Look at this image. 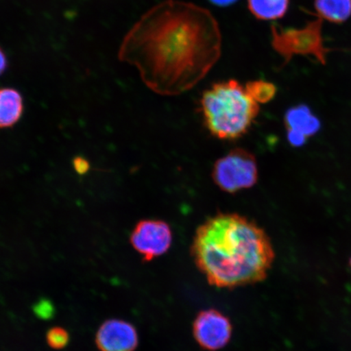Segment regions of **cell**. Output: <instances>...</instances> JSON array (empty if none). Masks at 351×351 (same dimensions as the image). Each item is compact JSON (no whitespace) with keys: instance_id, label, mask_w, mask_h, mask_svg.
I'll use <instances>...</instances> for the list:
<instances>
[{"instance_id":"11","label":"cell","mask_w":351,"mask_h":351,"mask_svg":"<svg viewBox=\"0 0 351 351\" xmlns=\"http://www.w3.org/2000/svg\"><path fill=\"white\" fill-rule=\"evenodd\" d=\"M314 8L313 16L330 23H345L351 17V0H314Z\"/></svg>"},{"instance_id":"15","label":"cell","mask_w":351,"mask_h":351,"mask_svg":"<svg viewBox=\"0 0 351 351\" xmlns=\"http://www.w3.org/2000/svg\"><path fill=\"white\" fill-rule=\"evenodd\" d=\"M73 167L75 172L80 176L86 174L90 169V162L82 156L74 158L73 160Z\"/></svg>"},{"instance_id":"4","label":"cell","mask_w":351,"mask_h":351,"mask_svg":"<svg viewBox=\"0 0 351 351\" xmlns=\"http://www.w3.org/2000/svg\"><path fill=\"white\" fill-rule=\"evenodd\" d=\"M323 21L317 16L300 29L271 26V47L283 59L282 67L296 56H313L320 64H327L328 56L333 49L324 44Z\"/></svg>"},{"instance_id":"12","label":"cell","mask_w":351,"mask_h":351,"mask_svg":"<svg viewBox=\"0 0 351 351\" xmlns=\"http://www.w3.org/2000/svg\"><path fill=\"white\" fill-rule=\"evenodd\" d=\"M291 0H248V10L256 19L274 21L287 15Z\"/></svg>"},{"instance_id":"19","label":"cell","mask_w":351,"mask_h":351,"mask_svg":"<svg viewBox=\"0 0 351 351\" xmlns=\"http://www.w3.org/2000/svg\"><path fill=\"white\" fill-rule=\"evenodd\" d=\"M350 267H351V258H350Z\"/></svg>"},{"instance_id":"18","label":"cell","mask_w":351,"mask_h":351,"mask_svg":"<svg viewBox=\"0 0 351 351\" xmlns=\"http://www.w3.org/2000/svg\"><path fill=\"white\" fill-rule=\"evenodd\" d=\"M209 1L218 7H229L238 2L239 0H209Z\"/></svg>"},{"instance_id":"7","label":"cell","mask_w":351,"mask_h":351,"mask_svg":"<svg viewBox=\"0 0 351 351\" xmlns=\"http://www.w3.org/2000/svg\"><path fill=\"white\" fill-rule=\"evenodd\" d=\"M193 332L197 344L204 350H221L229 343L232 324L225 315L215 309L201 311L195 319Z\"/></svg>"},{"instance_id":"13","label":"cell","mask_w":351,"mask_h":351,"mask_svg":"<svg viewBox=\"0 0 351 351\" xmlns=\"http://www.w3.org/2000/svg\"><path fill=\"white\" fill-rule=\"evenodd\" d=\"M244 86L247 94L258 104L269 103L278 93V87L274 83L262 79L250 81Z\"/></svg>"},{"instance_id":"3","label":"cell","mask_w":351,"mask_h":351,"mask_svg":"<svg viewBox=\"0 0 351 351\" xmlns=\"http://www.w3.org/2000/svg\"><path fill=\"white\" fill-rule=\"evenodd\" d=\"M200 106L206 128L226 141L247 134L261 110L235 79L214 83L202 95Z\"/></svg>"},{"instance_id":"9","label":"cell","mask_w":351,"mask_h":351,"mask_svg":"<svg viewBox=\"0 0 351 351\" xmlns=\"http://www.w3.org/2000/svg\"><path fill=\"white\" fill-rule=\"evenodd\" d=\"M285 124L287 130L296 132L306 138L317 134L322 126L319 118L305 104L289 108L285 112Z\"/></svg>"},{"instance_id":"16","label":"cell","mask_w":351,"mask_h":351,"mask_svg":"<svg viewBox=\"0 0 351 351\" xmlns=\"http://www.w3.org/2000/svg\"><path fill=\"white\" fill-rule=\"evenodd\" d=\"M287 138L293 147H300L306 142L305 136L296 133V132L287 130Z\"/></svg>"},{"instance_id":"10","label":"cell","mask_w":351,"mask_h":351,"mask_svg":"<svg viewBox=\"0 0 351 351\" xmlns=\"http://www.w3.org/2000/svg\"><path fill=\"white\" fill-rule=\"evenodd\" d=\"M23 96L12 87L0 88V129H8L19 122L23 115Z\"/></svg>"},{"instance_id":"2","label":"cell","mask_w":351,"mask_h":351,"mask_svg":"<svg viewBox=\"0 0 351 351\" xmlns=\"http://www.w3.org/2000/svg\"><path fill=\"white\" fill-rule=\"evenodd\" d=\"M191 254L208 283L218 288L261 282L275 260L265 230L237 213L215 215L197 227Z\"/></svg>"},{"instance_id":"6","label":"cell","mask_w":351,"mask_h":351,"mask_svg":"<svg viewBox=\"0 0 351 351\" xmlns=\"http://www.w3.org/2000/svg\"><path fill=\"white\" fill-rule=\"evenodd\" d=\"M173 243V232L161 219H147L137 223L131 232L130 243L143 261L149 262L168 252Z\"/></svg>"},{"instance_id":"17","label":"cell","mask_w":351,"mask_h":351,"mask_svg":"<svg viewBox=\"0 0 351 351\" xmlns=\"http://www.w3.org/2000/svg\"><path fill=\"white\" fill-rule=\"evenodd\" d=\"M8 66H10V63H8V56L5 51L0 47V76L6 73Z\"/></svg>"},{"instance_id":"14","label":"cell","mask_w":351,"mask_h":351,"mask_svg":"<svg viewBox=\"0 0 351 351\" xmlns=\"http://www.w3.org/2000/svg\"><path fill=\"white\" fill-rule=\"evenodd\" d=\"M69 341V333L63 328L54 327L47 333V344L55 350L64 348L68 345Z\"/></svg>"},{"instance_id":"1","label":"cell","mask_w":351,"mask_h":351,"mask_svg":"<svg viewBox=\"0 0 351 351\" xmlns=\"http://www.w3.org/2000/svg\"><path fill=\"white\" fill-rule=\"evenodd\" d=\"M222 36L209 10L181 0H165L132 26L118 59L134 66L156 94L177 96L191 90L221 58Z\"/></svg>"},{"instance_id":"5","label":"cell","mask_w":351,"mask_h":351,"mask_svg":"<svg viewBox=\"0 0 351 351\" xmlns=\"http://www.w3.org/2000/svg\"><path fill=\"white\" fill-rule=\"evenodd\" d=\"M212 178L217 187L229 194L248 190L258 182L256 158L245 149H232L214 164Z\"/></svg>"},{"instance_id":"8","label":"cell","mask_w":351,"mask_h":351,"mask_svg":"<svg viewBox=\"0 0 351 351\" xmlns=\"http://www.w3.org/2000/svg\"><path fill=\"white\" fill-rule=\"evenodd\" d=\"M96 345L100 351H134L138 336L131 324L121 319H108L96 335Z\"/></svg>"}]
</instances>
